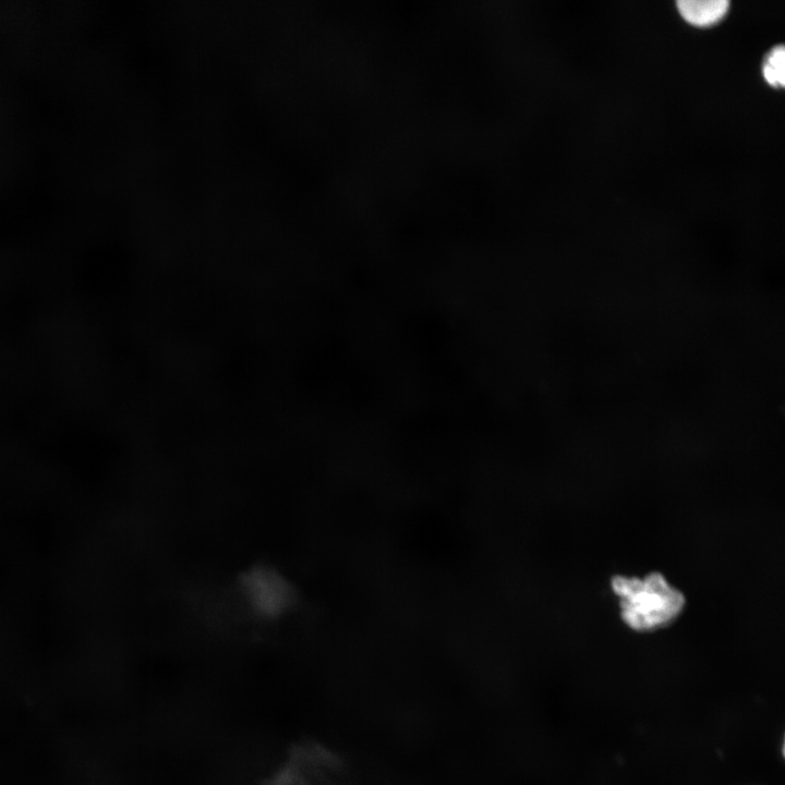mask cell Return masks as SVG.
Masks as SVG:
<instances>
[{
  "instance_id": "3",
  "label": "cell",
  "mask_w": 785,
  "mask_h": 785,
  "mask_svg": "<svg viewBox=\"0 0 785 785\" xmlns=\"http://www.w3.org/2000/svg\"><path fill=\"white\" fill-rule=\"evenodd\" d=\"M785 50L783 45L775 46L768 53L762 72L766 82L773 86H783L785 83L784 74Z\"/></svg>"
},
{
  "instance_id": "1",
  "label": "cell",
  "mask_w": 785,
  "mask_h": 785,
  "mask_svg": "<svg viewBox=\"0 0 785 785\" xmlns=\"http://www.w3.org/2000/svg\"><path fill=\"white\" fill-rule=\"evenodd\" d=\"M611 583L619 599L623 621L638 632L665 628L679 617L686 604L684 594L660 572L642 579L617 575Z\"/></svg>"
},
{
  "instance_id": "2",
  "label": "cell",
  "mask_w": 785,
  "mask_h": 785,
  "mask_svg": "<svg viewBox=\"0 0 785 785\" xmlns=\"http://www.w3.org/2000/svg\"><path fill=\"white\" fill-rule=\"evenodd\" d=\"M729 5L728 0H678L680 14L689 23L705 26L717 22L724 16Z\"/></svg>"
}]
</instances>
